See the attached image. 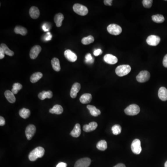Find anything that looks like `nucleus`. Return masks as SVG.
<instances>
[{"label":"nucleus","mask_w":167,"mask_h":167,"mask_svg":"<svg viewBox=\"0 0 167 167\" xmlns=\"http://www.w3.org/2000/svg\"><path fill=\"white\" fill-rule=\"evenodd\" d=\"M45 154V150L43 147H38L31 151L29 154V158L32 161H35L39 158H41Z\"/></svg>","instance_id":"obj_1"},{"label":"nucleus","mask_w":167,"mask_h":167,"mask_svg":"<svg viewBox=\"0 0 167 167\" xmlns=\"http://www.w3.org/2000/svg\"><path fill=\"white\" fill-rule=\"evenodd\" d=\"M131 67L128 65H122L118 66L116 69V73L119 77H123L131 72Z\"/></svg>","instance_id":"obj_2"},{"label":"nucleus","mask_w":167,"mask_h":167,"mask_svg":"<svg viewBox=\"0 0 167 167\" xmlns=\"http://www.w3.org/2000/svg\"><path fill=\"white\" fill-rule=\"evenodd\" d=\"M140 111L139 106L136 104L129 105L125 110V114L129 116H135L138 114Z\"/></svg>","instance_id":"obj_3"},{"label":"nucleus","mask_w":167,"mask_h":167,"mask_svg":"<svg viewBox=\"0 0 167 167\" xmlns=\"http://www.w3.org/2000/svg\"><path fill=\"white\" fill-rule=\"evenodd\" d=\"M73 9L76 14L81 16H85L88 13V8L80 4H75L73 6Z\"/></svg>","instance_id":"obj_4"},{"label":"nucleus","mask_w":167,"mask_h":167,"mask_svg":"<svg viewBox=\"0 0 167 167\" xmlns=\"http://www.w3.org/2000/svg\"><path fill=\"white\" fill-rule=\"evenodd\" d=\"M107 29L110 34L114 35H118L122 32L121 27L120 26L115 24H110L107 26Z\"/></svg>","instance_id":"obj_5"},{"label":"nucleus","mask_w":167,"mask_h":167,"mask_svg":"<svg viewBox=\"0 0 167 167\" xmlns=\"http://www.w3.org/2000/svg\"><path fill=\"white\" fill-rule=\"evenodd\" d=\"M150 77V73L147 71H142L136 76L137 81L140 83H144L148 81Z\"/></svg>","instance_id":"obj_6"},{"label":"nucleus","mask_w":167,"mask_h":167,"mask_svg":"<svg viewBox=\"0 0 167 167\" xmlns=\"http://www.w3.org/2000/svg\"><path fill=\"white\" fill-rule=\"evenodd\" d=\"M131 149L135 154H138L141 153L142 147L141 146V141L138 139H136L132 143Z\"/></svg>","instance_id":"obj_7"},{"label":"nucleus","mask_w":167,"mask_h":167,"mask_svg":"<svg viewBox=\"0 0 167 167\" xmlns=\"http://www.w3.org/2000/svg\"><path fill=\"white\" fill-rule=\"evenodd\" d=\"M36 127L33 125H29L26 129L25 134L26 138L29 140L32 138L34 134L35 133Z\"/></svg>","instance_id":"obj_8"},{"label":"nucleus","mask_w":167,"mask_h":167,"mask_svg":"<svg viewBox=\"0 0 167 167\" xmlns=\"http://www.w3.org/2000/svg\"><path fill=\"white\" fill-rule=\"evenodd\" d=\"M161 39L159 36L154 35L149 36L146 40L148 45L151 46H157L160 42Z\"/></svg>","instance_id":"obj_9"},{"label":"nucleus","mask_w":167,"mask_h":167,"mask_svg":"<svg viewBox=\"0 0 167 167\" xmlns=\"http://www.w3.org/2000/svg\"><path fill=\"white\" fill-rule=\"evenodd\" d=\"M91 163L89 158H81L77 161L75 164L74 167H89Z\"/></svg>","instance_id":"obj_10"},{"label":"nucleus","mask_w":167,"mask_h":167,"mask_svg":"<svg viewBox=\"0 0 167 167\" xmlns=\"http://www.w3.org/2000/svg\"><path fill=\"white\" fill-rule=\"evenodd\" d=\"M81 89V86L79 83H75L71 88L70 96L72 99H75L77 96L78 93Z\"/></svg>","instance_id":"obj_11"},{"label":"nucleus","mask_w":167,"mask_h":167,"mask_svg":"<svg viewBox=\"0 0 167 167\" xmlns=\"http://www.w3.org/2000/svg\"><path fill=\"white\" fill-rule=\"evenodd\" d=\"M41 51V47L39 45H36L31 48L30 51V57L31 59H35Z\"/></svg>","instance_id":"obj_12"},{"label":"nucleus","mask_w":167,"mask_h":167,"mask_svg":"<svg viewBox=\"0 0 167 167\" xmlns=\"http://www.w3.org/2000/svg\"><path fill=\"white\" fill-rule=\"evenodd\" d=\"M64 55L68 61L74 62L77 60V56L73 51L70 50H67L64 52Z\"/></svg>","instance_id":"obj_13"},{"label":"nucleus","mask_w":167,"mask_h":167,"mask_svg":"<svg viewBox=\"0 0 167 167\" xmlns=\"http://www.w3.org/2000/svg\"><path fill=\"white\" fill-rule=\"evenodd\" d=\"M104 60L106 63L109 64H115L118 62V59L116 56L112 55L111 54H106L104 57Z\"/></svg>","instance_id":"obj_14"},{"label":"nucleus","mask_w":167,"mask_h":167,"mask_svg":"<svg viewBox=\"0 0 167 167\" xmlns=\"http://www.w3.org/2000/svg\"><path fill=\"white\" fill-rule=\"evenodd\" d=\"M97 124L95 122H90L88 125H86L83 126V129L86 132H89L94 131L97 128Z\"/></svg>","instance_id":"obj_15"},{"label":"nucleus","mask_w":167,"mask_h":167,"mask_svg":"<svg viewBox=\"0 0 167 167\" xmlns=\"http://www.w3.org/2000/svg\"><path fill=\"white\" fill-rule=\"evenodd\" d=\"M158 97L161 100L165 101L167 100V89L165 87H161L158 90Z\"/></svg>","instance_id":"obj_16"},{"label":"nucleus","mask_w":167,"mask_h":167,"mask_svg":"<svg viewBox=\"0 0 167 167\" xmlns=\"http://www.w3.org/2000/svg\"><path fill=\"white\" fill-rule=\"evenodd\" d=\"M38 97L40 100H45L46 99H51L53 97V93L51 90H48L47 92L44 90L41 93H39L38 94Z\"/></svg>","instance_id":"obj_17"},{"label":"nucleus","mask_w":167,"mask_h":167,"mask_svg":"<svg viewBox=\"0 0 167 167\" xmlns=\"http://www.w3.org/2000/svg\"><path fill=\"white\" fill-rule=\"evenodd\" d=\"M29 15L32 18L36 19L40 16V12L38 8L33 6L30 8V10H29Z\"/></svg>","instance_id":"obj_18"},{"label":"nucleus","mask_w":167,"mask_h":167,"mask_svg":"<svg viewBox=\"0 0 167 167\" xmlns=\"http://www.w3.org/2000/svg\"><path fill=\"white\" fill-rule=\"evenodd\" d=\"M64 18V15L61 13L56 14L54 18V21L56 23V26L59 28L62 26V22Z\"/></svg>","instance_id":"obj_19"},{"label":"nucleus","mask_w":167,"mask_h":167,"mask_svg":"<svg viewBox=\"0 0 167 167\" xmlns=\"http://www.w3.org/2000/svg\"><path fill=\"white\" fill-rule=\"evenodd\" d=\"M92 96L90 93H85L80 97L79 100L82 104H86L90 103L92 101Z\"/></svg>","instance_id":"obj_20"},{"label":"nucleus","mask_w":167,"mask_h":167,"mask_svg":"<svg viewBox=\"0 0 167 167\" xmlns=\"http://www.w3.org/2000/svg\"><path fill=\"white\" fill-rule=\"evenodd\" d=\"M87 108L89 111L90 113L93 117H97L101 114V111L99 109H97L95 106L91 105H88Z\"/></svg>","instance_id":"obj_21"},{"label":"nucleus","mask_w":167,"mask_h":167,"mask_svg":"<svg viewBox=\"0 0 167 167\" xmlns=\"http://www.w3.org/2000/svg\"><path fill=\"white\" fill-rule=\"evenodd\" d=\"M81 134V128L79 124H76L72 131L71 132L70 135L74 137H78Z\"/></svg>","instance_id":"obj_22"},{"label":"nucleus","mask_w":167,"mask_h":167,"mask_svg":"<svg viewBox=\"0 0 167 167\" xmlns=\"http://www.w3.org/2000/svg\"><path fill=\"white\" fill-rule=\"evenodd\" d=\"M50 113L51 114L60 115L63 112V108L61 105L58 104L54 105L51 109L49 110Z\"/></svg>","instance_id":"obj_23"},{"label":"nucleus","mask_w":167,"mask_h":167,"mask_svg":"<svg viewBox=\"0 0 167 167\" xmlns=\"http://www.w3.org/2000/svg\"><path fill=\"white\" fill-rule=\"evenodd\" d=\"M5 96L8 102L10 103H14L16 101L15 95L13 93L9 90H7L4 93Z\"/></svg>","instance_id":"obj_24"},{"label":"nucleus","mask_w":167,"mask_h":167,"mask_svg":"<svg viewBox=\"0 0 167 167\" xmlns=\"http://www.w3.org/2000/svg\"><path fill=\"white\" fill-rule=\"evenodd\" d=\"M51 64L53 67V69L56 72H59L61 70L60 61L57 58H54L51 60Z\"/></svg>","instance_id":"obj_25"},{"label":"nucleus","mask_w":167,"mask_h":167,"mask_svg":"<svg viewBox=\"0 0 167 167\" xmlns=\"http://www.w3.org/2000/svg\"><path fill=\"white\" fill-rule=\"evenodd\" d=\"M43 77L42 73L40 72H37L33 74L30 77V81L32 83H35L38 81Z\"/></svg>","instance_id":"obj_26"},{"label":"nucleus","mask_w":167,"mask_h":167,"mask_svg":"<svg viewBox=\"0 0 167 167\" xmlns=\"http://www.w3.org/2000/svg\"><path fill=\"white\" fill-rule=\"evenodd\" d=\"M30 114H31V112H30V110L25 108H22V109L19 110V116L24 119H26V118H29V117L30 116Z\"/></svg>","instance_id":"obj_27"},{"label":"nucleus","mask_w":167,"mask_h":167,"mask_svg":"<svg viewBox=\"0 0 167 167\" xmlns=\"http://www.w3.org/2000/svg\"><path fill=\"white\" fill-rule=\"evenodd\" d=\"M15 32L16 34H20L22 36H25L28 33V30L22 26H17L15 29Z\"/></svg>","instance_id":"obj_28"},{"label":"nucleus","mask_w":167,"mask_h":167,"mask_svg":"<svg viewBox=\"0 0 167 167\" xmlns=\"http://www.w3.org/2000/svg\"><path fill=\"white\" fill-rule=\"evenodd\" d=\"M96 146L97 148L99 150L104 151L107 148V143L105 140H102L97 143Z\"/></svg>","instance_id":"obj_29"},{"label":"nucleus","mask_w":167,"mask_h":167,"mask_svg":"<svg viewBox=\"0 0 167 167\" xmlns=\"http://www.w3.org/2000/svg\"><path fill=\"white\" fill-rule=\"evenodd\" d=\"M152 19L154 22L157 23H163L165 20L164 17L161 15H156L152 16Z\"/></svg>","instance_id":"obj_30"},{"label":"nucleus","mask_w":167,"mask_h":167,"mask_svg":"<svg viewBox=\"0 0 167 167\" xmlns=\"http://www.w3.org/2000/svg\"><path fill=\"white\" fill-rule=\"evenodd\" d=\"M94 41V37L93 36L89 35L83 38L82 39L81 42L84 45H89L90 44L93 42Z\"/></svg>","instance_id":"obj_31"},{"label":"nucleus","mask_w":167,"mask_h":167,"mask_svg":"<svg viewBox=\"0 0 167 167\" xmlns=\"http://www.w3.org/2000/svg\"><path fill=\"white\" fill-rule=\"evenodd\" d=\"M0 47H1L2 49L3 50L5 54L6 55H8L9 56H12L14 55V51L9 49L6 44L3 43L1 44Z\"/></svg>","instance_id":"obj_32"},{"label":"nucleus","mask_w":167,"mask_h":167,"mask_svg":"<svg viewBox=\"0 0 167 167\" xmlns=\"http://www.w3.org/2000/svg\"><path fill=\"white\" fill-rule=\"evenodd\" d=\"M22 88V86L21 84L18 83H16L14 84L13 86V88L12 89L11 92L13 93L14 94H16L18 93L19 91L21 90Z\"/></svg>","instance_id":"obj_33"},{"label":"nucleus","mask_w":167,"mask_h":167,"mask_svg":"<svg viewBox=\"0 0 167 167\" xmlns=\"http://www.w3.org/2000/svg\"><path fill=\"white\" fill-rule=\"evenodd\" d=\"M111 130H112V133L114 135H119L121 132V127L118 125H114V126H112Z\"/></svg>","instance_id":"obj_34"},{"label":"nucleus","mask_w":167,"mask_h":167,"mask_svg":"<svg viewBox=\"0 0 167 167\" xmlns=\"http://www.w3.org/2000/svg\"><path fill=\"white\" fill-rule=\"evenodd\" d=\"M153 1L152 0H143L142 2L143 7L146 8H150L152 7Z\"/></svg>","instance_id":"obj_35"},{"label":"nucleus","mask_w":167,"mask_h":167,"mask_svg":"<svg viewBox=\"0 0 167 167\" xmlns=\"http://www.w3.org/2000/svg\"><path fill=\"white\" fill-rule=\"evenodd\" d=\"M85 58H86V61H85L87 64H92L94 62V58L92 57V55L90 54H87L86 55Z\"/></svg>","instance_id":"obj_36"},{"label":"nucleus","mask_w":167,"mask_h":167,"mask_svg":"<svg viewBox=\"0 0 167 167\" xmlns=\"http://www.w3.org/2000/svg\"><path fill=\"white\" fill-rule=\"evenodd\" d=\"M103 53V51L100 49H98L95 50L93 52L94 56H98L99 55H101V54Z\"/></svg>","instance_id":"obj_37"},{"label":"nucleus","mask_w":167,"mask_h":167,"mask_svg":"<svg viewBox=\"0 0 167 167\" xmlns=\"http://www.w3.org/2000/svg\"><path fill=\"white\" fill-rule=\"evenodd\" d=\"M51 38H52V35H51L50 33L48 32L44 37V39L47 41H49V40H51Z\"/></svg>","instance_id":"obj_38"},{"label":"nucleus","mask_w":167,"mask_h":167,"mask_svg":"<svg viewBox=\"0 0 167 167\" xmlns=\"http://www.w3.org/2000/svg\"><path fill=\"white\" fill-rule=\"evenodd\" d=\"M112 1H113L112 0H104V2L105 5L111 6L112 5Z\"/></svg>","instance_id":"obj_39"},{"label":"nucleus","mask_w":167,"mask_h":167,"mask_svg":"<svg viewBox=\"0 0 167 167\" xmlns=\"http://www.w3.org/2000/svg\"><path fill=\"white\" fill-rule=\"evenodd\" d=\"M5 54L3 50L2 49L1 47H0V59L1 60L4 58Z\"/></svg>","instance_id":"obj_40"},{"label":"nucleus","mask_w":167,"mask_h":167,"mask_svg":"<svg viewBox=\"0 0 167 167\" xmlns=\"http://www.w3.org/2000/svg\"><path fill=\"white\" fill-rule=\"evenodd\" d=\"M5 125V120L4 118L3 117H0V125L1 126H4Z\"/></svg>","instance_id":"obj_41"},{"label":"nucleus","mask_w":167,"mask_h":167,"mask_svg":"<svg viewBox=\"0 0 167 167\" xmlns=\"http://www.w3.org/2000/svg\"><path fill=\"white\" fill-rule=\"evenodd\" d=\"M163 63L164 67L167 68V54L164 57Z\"/></svg>","instance_id":"obj_42"},{"label":"nucleus","mask_w":167,"mask_h":167,"mask_svg":"<svg viewBox=\"0 0 167 167\" xmlns=\"http://www.w3.org/2000/svg\"><path fill=\"white\" fill-rule=\"evenodd\" d=\"M67 164L66 163H63V162H61L58 164L56 166V167H67Z\"/></svg>","instance_id":"obj_43"},{"label":"nucleus","mask_w":167,"mask_h":167,"mask_svg":"<svg viewBox=\"0 0 167 167\" xmlns=\"http://www.w3.org/2000/svg\"><path fill=\"white\" fill-rule=\"evenodd\" d=\"M42 29L44 31H45V32H48L49 30V28H48L47 26V25H46V24L43 25L42 26Z\"/></svg>","instance_id":"obj_44"},{"label":"nucleus","mask_w":167,"mask_h":167,"mask_svg":"<svg viewBox=\"0 0 167 167\" xmlns=\"http://www.w3.org/2000/svg\"><path fill=\"white\" fill-rule=\"evenodd\" d=\"M114 167H125V165L124 164H119L116 165V166H115Z\"/></svg>","instance_id":"obj_45"},{"label":"nucleus","mask_w":167,"mask_h":167,"mask_svg":"<svg viewBox=\"0 0 167 167\" xmlns=\"http://www.w3.org/2000/svg\"><path fill=\"white\" fill-rule=\"evenodd\" d=\"M164 167H167V161H166V163H165V164H164Z\"/></svg>","instance_id":"obj_46"}]
</instances>
